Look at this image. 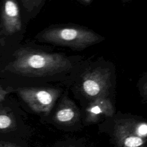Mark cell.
Segmentation results:
<instances>
[{"instance_id": "cell-1", "label": "cell", "mask_w": 147, "mask_h": 147, "mask_svg": "<svg viewBox=\"0 0 147 147\" xmlns=\"http://www.w3.org/2000/svg\"><path fill=\"white\" fill-rule=\"evenodd\" d=\"M14 59L5 68L7 71L23 76H45L60 73L72 67L71 61L59 53H48L25 48L17 50Z\"/></svg>"}, {"instance_id": "cell-2", "label": "cell", "mask_w": 147, "mask_h": 147, "mask_svg": "<svg viewBox=\"0 0 147 147\" xmlns=\"http://www.w3.org/2000/svg\"><path fill=\"white\" fill-rule=\"evenodd\" d=\"M41 37L46 42L73 49L84 47L92 38L88 32L75 27L54 28L47 29Z\"/></svg>"}, {"instance_id": "cell-3", "label": "cell", "mask_w": 147, "mask_h": 147, "mask_svg": "<svg viewBox=\"0 0 147 147\" xmlns=\"http://www.w3.org/2000/svg\"><path fill=\"white\" fill-rule=\"evenodd\" d=\"M17 91L33 111L45 114L50 112L59 95L57 89L46 87L20 88Z\"/></svg>"}, {"instance_id": "cell-4", "label": "cell", "mask_w": 147, "mask_h": 147, "mask_svg": "<svg viewBox=\"0 0 147 147\" xmlns=\"http://www.w3.org/2000/svg\"><path fill=\"white\" fill-rule=\"evenodd\" d=\"M2 20L5 32L9 34L20 31L21 29V21L19 8L16 1H6L2 10Z\"/></svg>"}, {"instance_id": "cell-5", "label": "cell", "mask_w": 147, "mask_h": 147, "mask_svg": "<svg viewBox=\"0 0 147 147\" xmlns=\"http://www.w3.org/2000/svg\"><path fill=\"white\" fill-rule=\"evenodd\" d=\"M76 108L72 100L67 98H64L59 104L56 112V119L61 123H67L72 121L77 116Z\"/></svg>"}, {"instance_id": "cell-6", "label": "cell", "mask_w": 147, "mask_h": 147, "mask_svg": "<svg viewBox=\"0 0 147 147\" xmlns=\"http://www.w3.org/2000/svg\"><path fill=\"white\" fill-rule=\"evenodd\" d=\"M82 87L85 93L91 96H96L100 90V87L98 82L91 78H86L83 82Z\"/></svg>"}, {"instance_id": "cell-7", "label": "cell", "mask_w": 147, "mask_h": 147, "mask_svg": "<svg viewBox=\"0 0 147 147\" xmlns=\"http://www.w3.org/2000/svg\"><path fill=\"white\" fill-rule=\"evenodd\" d=\"M13 119L10 115L4 110H0V129H7L11 126Z\"/></svg>"}, {"instance_id": "cell-8", "label": "cell", "mask_w": 147, "mask_h": 147, "mask_svg": "<svg viewBox=\"0 0 147 147\" xmlns=\"http://www.w3.org/2000/svg\"><path fill=\"white\" fill-rule=\"evenodd\" d=\"M143 144L142 139L137 136H129L126 138L123 142L126 147H138Z\"/></svg>"}, {"instance_id": "cell-9", "label": "cell", "mask_w": 147, "mask_h": 147, "mask_svg": "<svg viewBox=\"0 0 147 147\" xmlns=\"http://www.w3.org/2000/svg\"><path fill=\"white\" fill-rule=\"evenodd\" d=\"M42 1H22L24 6L29 10H32L34 7L38 6Z\"/></svg>"}, {"instance_id": "cell-10", "label": "cell", "mask_w": 147, "mask_h": 147, "mask_svg": "<svg viewBox=\"0 0 147 147\" xmlns=\"http://www.w3.org/2000/svg\"><path fill=\"white\" fill-rule=\"evenodd\" d=\"M138 133L140 136H146L147 135V125L142 124L138 127Z\"/></svg>"}, {"instance_id": "cell-11", "label": "cell", "mask_w": 147, "mask_h": 147, "mask_svg": "<svg viewBox=\"0 0 147 147\" xmlns=\"http://www.w3.org/2000/svg\"><path fill=\"white\" fill-rule=\"evenodd\" d=\"M89 112L92 114H99L102 112V110L99 106H94L89 109Z\"/></svg>"}]
</instances>
